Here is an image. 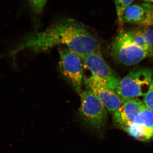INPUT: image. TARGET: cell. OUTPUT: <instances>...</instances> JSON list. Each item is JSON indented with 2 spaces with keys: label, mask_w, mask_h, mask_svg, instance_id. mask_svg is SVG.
I'll list each match as a JSON object with an SVG mask.
<instances>
[{
  "label": "cell",
  "mask_w": 153,
  "mask_h": 153,
  "mask_svg": "<svg viewBox=\"0 0 153 153\" xmlns=\"http://www.w3.org/2000/svg\"><path fill=\"white\" fill-rule=\"evenodd\" d=\"M60 45L79 56L87 55L100 49L98 39L84 25L71 19L57 22L44 31L25 37L16 49V55L27 49L36 53L46 52Z\"/></svg>",
  "instance_id": "obj_1"
},
{
  "label": "cell",
  "mask_w": 153,
  "mask_h": 153,
  "mask_svg": "<svg viewBox=\"0 0 153 153\" xmlns=\"http://www.w3.org/2000/svg\"><path fill=\"white\" fill-rule=\"evenodd\" d=\"M153 76L148 68L134 69L120 79L116 92L123 101L144 97L150 88Z\"/></svg>",
  "instance_id": "obj_2"
},
{
  "label": "cell",
  "mask_w": 153,
  "mask_h": 153,
  "mask_svg": "<svg viewBox=\"0 0 153 153\" xmlns=\"http://www.w3.org/2000/svg\"><path fill=\"white\" fill-rule=\"evenodd\" d=\"M79 95V117L91 128L100 129L105 125L108 111L97 96L88 88L82 91Z\"/></svg>",
  "instance_id": "obj_3"
},
{
  "label": "cell",
  "mask_w": 153,
  "mask_h": 153,
  "mask_svg": "<svg viewBox=\"0 0 153 153\" xmlns=\"http://www.w3.org/2000/svg\"><path fill=\"white\" fill-rule=\"evenodd\" d=\"M111 55L119 63L132 66L139 63L148 57L149 53L134 44L125 32H120L111 46Z\"/></svg>",
  "instance_id": "obj_4"
},
{
  "label": "cell",
  "mask_w": 153,
  "mask_h": 153,
  "mask_svg": "<svg viewBox=\"0 0 153 153\" xmlns=\"http://www.w3.org/2000/svg\"><path fill=\"white\" fill-rule=\"evenodd\" d=\"M58 51L59 68L61 73L74 90L80 93L83 82L82 59L79 55L63 46L59 47Z\"/></svg>",
  "instance_id": "obj_5"
},
{
  "label": "cell",
  "mask_w": 153,
  "mask_h": 153,
  "mask_svg": "<svg viewBox=\"0 0 153 153\" xmlns=\"http://www.w3.org/2000/svg\"><path fill=\"white\" fill-rule=\"evenodd\" d=\"M80 57L92 76L116 91L121 79L104 60L100 49Z\"/></svg>",
  "instance_id": "obj_6"
},
{
  "label": "cell",
  "mask_w": 153,
  "mask_h": 153,
  "mask_svg": "<svg viewBox=\"0 0 153 153\" xmlns=\"http://www.w3.org/2000/svg\"><path fill=\"white\" fill-rule=\"evenodd\" d=\"M85 87L90 89L97 96L105 108L114 113L122 104L123 100L115 91L108 87L97 78L91 76L84 79Z\"/></svg>",
  "instance_id": "obj_7"
},
{
  "label": "cell",
  "mask_w": 153,
  "mask_h": 153,
  "mask_svg": "<svg viewBox=\"0 0 153 153\" xmlns=\"http://www.w3.org/2000/svg\"><path fill=\"white\" fill-rule=\"evenodd\" d=\"M120 25L134 24L142 27L152 26L153 24V4L146 3L131 4L124 11Z\"/></svg>",
  "instance_id": "obj_8"
},
{
  "label": "cell",
  "mask_w": 153,
  "mask_h": 153,
  "mask_svg": "<svg viewBox=\"0 0 153 153\" xmlns=\"http://www.w3.org/2000/svg\"><path fill=\"white\" fill-rule=\"evenodd\" d=\"M144 105L143 102L138 98L124 100L113 113L114 122L123 130L133 123Z\"/></svg>",
  "instance_id": "obj_9"
},
{
  "label": "cell",
  "mask_w": 153,
  "mask_h": 153,
  "mask_svg": "<svg viewBox=\"0 0 153 153\" xmlns=\"http://www.w3.org/2000/svg\"><path fill=\"white\" fill-rule=\"evenodd\" d=\"M132 123L153 133V111L149 109L144 105L140 112Z\"/></svg>",
  "instance_id": "obj_10"
},
{
  "label": "cell",
  "mask_w": 153,
  "mask_h": 153,
  "mask_svg": "<svg viewBox=\"0 0 153 153\" xmlns=\"http://www.w3.org/2000/svg\"><path fill=\"white\" fill-rule=\"evenodd\" d=\"M125 33L128 37L134 44L147 52L149 57H151L150 48L144 36L140 30H132L125 32Z\"/></svg>",
  "instance_id": "obj_11"
},
{
  "label": "cell",
  "mask_w": 153,
  "mask_h": 153,
  "mask_svg": "<svg viewBox=\"0 0 153 153\" xmlns=\"http://www.w3.org/2000/svg\"><path fill=\"white\" fill-rule=\"evenodd\" d=\"M134 1V0H114L118 22L120 21L124 11L131 5Z\"/></svg>",
  "instance_id": "obj_12"
},
{
  "label": "cell",
  "mask_w": 153,
  "mask_h": 153,
  "mask_svg": "<svg viewBox=\"0 0 153 153\" xmlns=\"http://www.w3.org/2000/svg\"><path fill=\"white\" fill-rule=\"evenodd\" d=\"M143 36H144L149 47L150 48L151 57L153 56V27H144L143 29L140 30Z\"/></svg>",
  "instance_id": "obj_13"
},
{
  "label": "cell",
  "mask_w": 153,
  "mask_h": 153,
  "mask_svg": "<svg viewBox=\"0 0 153 153\" xmlns=\"http://www.w3.org/2000/svg\"><path fill=\"white\" fill-rule=\"evenodd\" d=\"M48 0H28L31 8L36 13L40 14L44 10Z\"/></svg>",
  "instance_id": "obj_14"
},
{
  "label": "cell",
  "mask_w": 153,
  "mask_h": 153,
  "mask_svg": "<svg viewBox=\"0 0 153 153\" xmlns=\"http://www.w3.org/2000/svg\"><path fill=\"white\" fill-rule=\"evenodd\" d=\"M143 103L147 108L153 111V76L150 88L144 96Z\"/></svg>",
  "instance_id": "obj_15"
},
{
  "label": "cell",
  "mask_w": 153,
  "mask_h": 153,
  "mask_svg": "<svg viewBox=\"0 0 153 153\" xmlns=\"http://www.w3.org/2000/svg\"><path fill=\"white\" fill-rule=\"evenodd\" d=\"M146 3H151L153 4V0H143Z\"/></svg>",
  "instance_id": "obj_16"
},
{
  "label": "cell",
  "mask_w": 153,
  "mask_h": 153,
  "mask_svg": "<svg viewBox=\"0 0 153 153\" xmlns=\"http://www.w3.org/2000/svg\"><path fill=\"white\" fill-rule=\"evenodd\" d=\"M152 138L153 140V132L152 134Z\"/></svg>",
  "instance_id": "obj_17"
},
{
  "label": "cell",
  "mask_w": 153,
  "mask_h": 153,
  "mask_svg": "<svg viewBox=\"0 0 153 153\" xmlns=\"http://www.w3.org/2000/svg\"><path fill=\"white\" fill-rule=\"evenodd\" d=\"M152 27H153V25H152Z\"/></svg>",
  "instance_id": "obj_18"
}]
</instances>
